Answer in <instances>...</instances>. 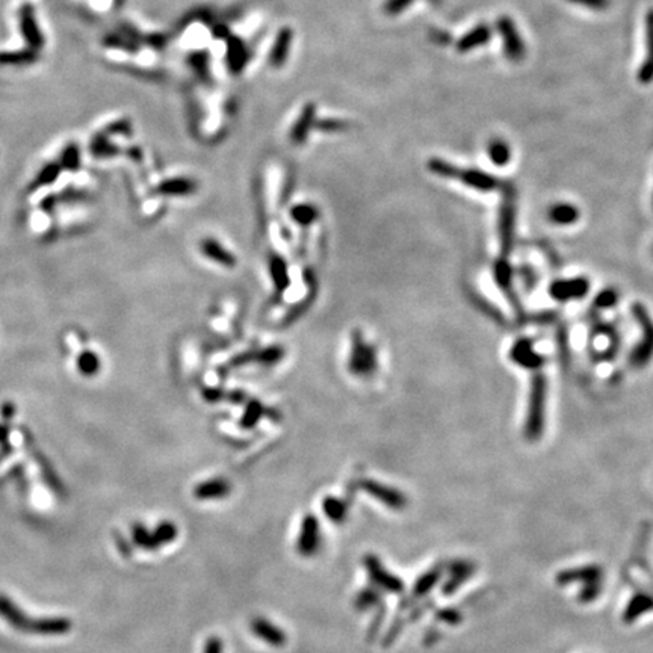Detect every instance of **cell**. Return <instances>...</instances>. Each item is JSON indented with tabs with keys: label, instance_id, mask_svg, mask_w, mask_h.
Here are the masks:
<instances>
[{
	"label": "cell",
	"instance_id": "obj_22",
	"mask_svg": "<svg viewBox=\"0 0 653 653\" xmlns=\"http://www.w3.org/2000/svg\"><path fill=\"white\" fill-rule=\"evenodd\" d=\"M322 511L333 524H344L348 516V505L345 501L334 496H326L322 501Z\"/></svg>",
	"mask_w": 653,
	"mask_h": 653
},
{
	"label": "cell",
	"instance_id": "obj_6",
	"mask_svg": "<svg viewBox=\"0 0 653 653\" xmlns=\"http://www.w3.org/2000/svg\"><path fill=\"white\" fill-rule=\"evenodd\" d=\"M496 30L502 41V50L505 58L514 64L524 61L526 56V44L524 38H522V34L514 20L508 17V15H501V17L496 20Z\"/></svg>",
	"mask_w": 653,
	"mask_h": 653
},
{
	"label": "cell",
	"instance_id": "obj_9",
	"mask_svg": "<svg viewBox=\"0 0 653 653\" xmlns=\"http://www.w3.org/2000/svg\"><path fill=\"white\" fill-rule=\"evenodd\" d=\"M365 567L369 579L378 589L389 591L390 594H401L404 591V582L381 564V561L375 555H366Z\"/></svg>",
	"mask_w": 653,
	"mask_h": 653
},
{
	"label": "cell",
	"instance_id": "obj_41",
	"mask_svg": "<svg viewBox=\"0 0 653 653\" xmlns=\"http://www.w3.org/2000/svg\"><path fill=\"white\" fill-rule=\"evenodd\" d=\"M190 190H191L190 185L185 183V182H181V183H169V185L165 187V192L174 194V195H181V194L187 192Z\"/></svg>",
	"mask_w": 653,
	"mask_h": 653
},
{
	"label": "cell",
	"instance_id": "obj_27",
	"mask_svg": "<svg viewBox=\"0 0 653 653\" xmlns=\"http://www.w3.org/2000/svg\"><path fill=\"white\" fill-rule=\"evenodd\" d=\"M100 357L93 351H84L77 358V369L84 377H94V375L100 371Z\"/></svg>",
	"mask_w": 653,
	"mask_h": 653
},
{
	"label": "cell",
	"instance_id": "obj_24",
	"mask_svg": "<svg viewBox=\"0 0 653 653\" xmlns=\"http://www.w3.org/2000/svg\"><path fill=\"white\" fill-rule=\"evenodd\" d=\"M495 280L497 284H499V288L511 298L513 271H511V265L507 260V257L502 256V259H499L495 264Z\"/></svg>",
	"mask_w": 653,
	"mask_h": 653
},
{
	"label": "cell",
	"instance_id": "obj_31",
	"mask_svg": "<svg viewBox=\"0 0 653 653\" xmlns=\"http://www.w3.org/2000/svg\"><path fill=\"white\" fill-rule=\"evenodd\" d=\"M318 217V212L315 208L309 206V204H300V206L292 209V218L301 226L312 224Z\"/></svg>",
	"mask_w": 653,
	"mask_h": 653
},
{
	"label": "cell",
	"instance_id": "obj_38",
	"mask_svg": "<svg viewBox=\"0 0 653 653\" xmlns=\"http://www.w3.org/2000/svg\"><path fill=\"white\" fill-rule=\"evenodd\" d=\"M203 653H224V644L223 640L219 636H209L204 643V649Z\"/></svg>",
	"mask_w": 653,
	"mask_h": 653
},
{
	"label": "cell",
	"instance_id": "obj_37",
	"mask_svg": "<svg viewBox=\"0 0 653 653\" xmlns=\"http://www.w3.org/2000/svg\"><path fill=\"white\" fill-rule=\"evenodd\" d=\"M59 173V168L56 167V165H50V167H46L43 171H41L38 178H37V182H35V186L39 187V186H43V185H48V183H52L56 176H58Z\"/></svg>",
	"mask_w": 653,
	"mask_h": 653
},
{
	"label": "cell",
	"instance_id": "obj_26",
	"mask_svg": "<svg viewBox=\"0 0 653 653\" xmlns=\"http://www.w3.org/2000/svg\"><path fill=\"white\" fill-rule=\"evenodd\" d=\"M269 271H271L273 277V283L275 286L277 292H283L289 284V271H288V265L283 259L275 257L271 260L269 264Z\"/></svg>",
	"mask_w": 653,
	"mask_h": 653
},
{
	"label": "cell",
	"instance_id": "obj_21",
	"mask_svg": "<svg viewBox=\"0 0 653 653\" xmlns=\"http://www.w3.org/2000/svg\"><path fill=\"white\" fill-rule=\"evenodd\" d=\"M487 154L496 167L508 165L511 160V149L508 142L504 141L502 138H493L487 142Z\"/></svg>",
	"mask_w": 653,
	"mask_h": 653
},
{
	"label": "cell",
	"instance_id": "obj_16",
	"mask_svg": "<svg viewBox=\"0 0 653 653\" xmlns=\"http://www.w3.org/2000/svg\"><path fill=\"white\" fill-rule=\"evenodd\" d=\"M232 492V486L224 478H210L194 488V496L200 501H218Z\"/></svg>",
	"mask_w": 653,
	"mask_h": 653
},
{
	"label": "cell",
	"instance_id": "obj_12",
	"mask_svg": "<svg viewBox=\"0 0 653 653\" xmlns=\"http://www.w3.org/2000/svg\"><path fill=\"white\" fill-rule=\"evenodd\" d=\"M250 629L255 634L257 638L262 640L264 643L269 644L273 647H284L286 643H288V636L282 631V627L274 625L269 620L264 617H256L251 620L250 623Z\"/></svg>",
	"mask_w": 653,
	"mask_h": 653
},
{
	"label": "cell",
	"instance_id": "obj_17",
	"mask_svg": "<svg viewBox=\"0 0 653 653\" xmlns=\"http://www.w3.org/2000/svg\"><path fill=\"white\" fill-rule=\"evenodd\" d=\"M579 218H581V210H579L573 203L558 201L553 203L548 209V219L555 226H573L579 221Z\"/></svg>",
	"mask_w": 653,
	"mask_h": 653
},
{
	"label": "cell",
	"instance_id": "obj_14",
	"mask_svg": "<svg viewBox=\"0 0 653 653\" xmlns=\"http://www.w3.org/2000/svg\"><path fill=\"white\" fill-rule=\"evenodd\" d=\"M0 617L20 632H30L32 622H34L10 598H6L3 594H0Z\"/></svg>",
	"mask_w": 653,
	"mask_h": 653
},
{
	"label": "cell",
	"instance_id": "obj_11",
	"mask_svg": "<svg viewBox=\"0 0 653 653\" xmlns=\"http://www.w3.org/2000/svg\"><path fill=\"white\" fill-rule=\"evenodd\" d=\"M360 486L367 495H371L374 499L385 504L390 510L401 511L407 507L408 501L405 495L394 487L385 486L383 483H380V481H374V479H365L362 481Z\"/></svg>",
	"mask_w": 653,
	"mask_h": 653
},
{
	"label": "cell",
	"instance_id": "obj_2",
	"mask_svg": "<svg viewBox=\"0 0 653 653\" xmlns=\"http://www.w3.org/2000/svg\"><path fill=\"white\" fill-rule=\"evenodd\" d=\"M546 404H548V380L542 372L531 378V389L525 416V437L529 442L540 440L546 427Z\"/></svg>",
	"mask_w": 653,
	"mask_h": 653
},
{
	"label": "cell",
	"instance_id": "obj_33",
	"mask_svg": "<svg viewBox=\"0 0 653 653\" xmlns=\"http://www.w3.org/2000/svg\"><path fill=\"white\" fill-rule=\"evenodd\" d=\"M618 303V292L616 289H603L596 295L594 304L600 309H611Z\"/></svg>",
	"mask_w": 653,
	"mask_h": 653
},
{
	"label": "cell",
	"instance_id": "obj_19",
	"mask_svg": "<svg viewBox=\"0 0 653 653\" xmlns=\"http://www.w3.org/2000/svg\"><path fill=\"white\" fill-rule=\"evenodd\" d=\"M646 46L647 55L636 73V79L643 85H647L653 80V10L646 15Z\"/></svg>",
	"mask_w": 653,
	"mask_h": 653
},
{
	"label": "cell",
	"instance_id": "obj_29",
	"mask_svg": "<svg viewBox=\"0 0 653 653\" xmlns=\"http://www.w3.org/2000/svg\"><path fill=\"white\" fill-rule=\"evenodd\" d=\"M440 576H442V571H440V569H432V570L427 571L425 575H422L418 579V582H416L414 590H413L416 598H422V596H425L432 589V587H434L440 581Z\"/></svg>",
	"mask_w": 653,
	"mask_h": 653
},
{
	"label": "cell",
	"instance_id": "obj_7",
	"mask_svg": "<svg viewBox=\"0 0 653 653\" xmlns=\"http://www.w3.org/2000/svg\"><path fill=\"white\" fill-rule=\"evenodd\" d=\"M590 288L591 283L587 277L560 279L549 286V295L558 303H570V301L585 298L589 295Z\"/></svg>",
	"mask_w": 653,
	"mask_h": 653
},
{
	"label": "cell",
	"instance_id": "obj_1",
	"mask_svg": "<svg viewBox=\"0 0 653 653\" xmlns=\"http://www.w3.org/2000/svg\"><path fill=\"white\" fill-rule=\"evenodd\" d=\"M428 169L432 174L443 178H452V181H459L460 183L466 185L472 190L479 192H492L496 190H501L502 181L495 177L493 174L486 173L478 168H461L457 167L451 162H446L443 159L434 158L428 162Z\"/></svg>",
	"mask_w": 653,
	"mask_h": 653
},
{
	"label": "cell",
	"instance_id": "obj_35",
	"mask_svg": "<svg viewBox=\"0 0 653 653\" xmlns=\"http://www.w3.org/2000/svg\"><path fill=\"white\" fill-rule=\"evenodd\" d=\"M262 412H264V410H262V407H260L259 403H251V404L247 407V410H245L243 419H242V425L247 427V428L255 427L260 416H262Z\"/></svg>",
	"mask_w": 653,
	"mask_h": 653
},
{
	"label": "cell",
	"instance_id": "obj_40",
	"mask_svg": "<svg viewBox=\"0 0 653 653\" xmlns=\"http://www.w3.org/2000/svg\"><path fill=\"white\" fill-rule=\"evenodd\" d=\"M431 38H432V41H436V43L440 44V46H446L449 43H452L451 34H449V32H446V30H443V29H432L431 30Z\"/></svg>",
	"mask_w": 653,
	"mask_h": 653
},
{
	"label": "cell",
	"instance_id": "obj_23",
	"mask_svg": "<svg viewBox=\"0 0 653 653\" xmlns=\"http://www.w3.org/2000/svg\"><path fill=\"white\" fill-rule=\"evenodd\" d=\"M652 609H653V598L640 593L634 596L632 600L627 603V608L623 614V620L626 623H631L640 616H643L644 612H649Z\"/></svg>",
	"mask_w": 653,
	"mask_h": 653
},
{
	"label": "cell",
	"instance_id": "obj_3",
	"mask_svg": "<svg viewBox=\"0 0 653 653\" xmlns=\"http://www.w3.org/2000/svg\"><path fill=\"white\" fill-rule=\"evenodd\" d=\"M502 201L499 208V223H497V233H499L502 256L507 257L514 245V230H516V215H517V191L513 183H502Z\"/></svg>",
	"mask_w": 653,
	"mask_h": 653
},
{
	"label": "cell",
	"instance_id": "obj_10",
	"mask_svg": "<svg viewBox=\"0 0 653 653\" xmlns=\"http://www.w3.org/2000/svg\"><path fill=\"white\" fill-rule=\"evenodd\" d=\"M510 360L524 369L534 372L542 369L544 365V357L538 353L534 342L528 338H522L514 342L510 349Z\"/></svg>",
	"mask_w": 653,
	"mask_h": 653
},
{
	"label": "cell",
	"instance_id": "obj_8",
	"mask_svg": "<svg viewBox=\"0 0 653 653\" xmlns=\"http://www.w3.org/2000/svg\"><path fill=\"white\" fill-rule=\"evenodd\" d=\"M322 546V534L320 520L315 514H306L301 520L297 549L303 557H313Z\"/></svg>",
	"mask_w": 653,
	"mask_h": 653
},
{
	"label": "cell",
	"instance_id": "obj_4",
	"mask_svg": "<svg viewBox=\"0 0 653 653\" xmlns=\"http://www.w3.org/2000/svg\"><path fill=\"white\" fill-rule=\"evenodd\" d=\"M632 315L640 326L641 338L632 349L629 363L636 369H643L653 360V318L647 307L641 303H635L632 306Z\"/></svg>",
	"mask_w": 653,
	"mask_h": 653
},
{
	"label": "cell",
	"instance_id": "obj_5",
	"mask_svg": "<svg viewBox=\"0 0 653 653\" xmlns=\"http://www.w3.org/2000/svg\"><path fill=\"white\" fill-rule=\"evenodd\" d=\"M378 366L377 348L369 344L362 334L356 333L353 336V344L348 356V371L354 377L367 378L372 377Z\"/></svg>",
	"mask_w": 653,
	"mask_h": 653
},
{
	"label": "cell",
	"instance_id": "obj_20",
	"mask_svg": "<svg viewBox=\"0 0 653 653\" xmlns=\"http://www.w3.org/2000/svg\"><path fill=\"white\" fill-rule=\"evenodd\" d=\"M600 578H602V570L596 566H589V567L561 571V573L558 575V582L560 584L585 582V585H589L594 582H600Z\"/></svg>",
	"mask_w": 653,
	"mask_h": 653
},
{
	"label": "cell",
	"instance_id": "obj_28",
	"mask_svg": "<svg viewBox=\"0 0 653 653\" xmlns=\"http://www.w3.org/2000/svg\"><path fill=\"white\" fill-rule=\"evenodd\" d=\"M153 535H154V538H156V542H158L159 548H160V546L169 544V543H173L176 540L177 535H178V529H177L176 524H173V522L162 520L160 524L153 529Z\"/></svg>",
	"mask_w": 653,
	"mask_h": 653
},
{
	"label": "cell",
	"instance_id": "obj_34",
	"mask_svg": "<svg viewBox=\"0 0 653 653\" xmlns=\"http://www.w3.org/2000/svg\"><path fill=\"white\" fill-rule=\"evenodd\" d=\"M455 571V575L452 578V581L449 582V585L445 587V591H452L455 590L457 587H459L461 584V581H464V579H466L470 573H472V569L469 564H464V562H459V564H457V567L454 569Z\"/></svg>",
	"mask_w": 653,
	"mask_h": 653
},
{
	"label": "cell",
	"instance_id": "obj_36",
	"mask_svg": "<svg viewBox=\"0 0 653 653\" xmlns=\"http://www.w3.org/2000/svg\"><path fill=\"white\" fill-rule=\"evenodd\" d=\"M567 2L578 5V6L589 8V10H593V11H605L611 6V0H567Z\"/></svg>",
	"mask_w": 653,
	"mask_h": 653
},
{
	"label": "cell",
	"instance_id": "obj_15",
	"mask_svg": "<svg viewBox=\"0 0 653 653\" xmlns=\"http://www.w3.org/2000/svg\"><path fill=\"white\" fill-rule=\"evenodd\" d=\"M200 250L204 257H208L209 260H212V262H215L224 268H234L236 262H238L233 252L230 250H227L221 242L214 238L203 239L200 243Z\"/></svg>",
	"mask_w": 653,
	"mask_h": 653
},
{
	"label": "cell",
	"instance_id": "obj_32",
	"mask_svg": "<svg viewBox=\"0 0 653 653\" xmlns=\"http://www.w3.org/2000/svg\"><path fill=\"white\" fill-rule=\"evenodd\" d=\"M283 356H284V349L282 347H269L260 351V353L257 354V360L260 365L269 366V365L279 363L283 358Z\"/></svg>",
	"mask_w": 653,
	"mask_h": 653
},
{
	"label": "cell",
	"instance_id": "obj_25",
	"mask_svg": "<svg viewBox=\"0 0 653 653\" xmlns=\"http://www.w3.org/2000/svg\"><path fill=\"white\" fill-rule=\"evenodd\" d=\"M132 538H134V543L138 546V548H141L144 551H156V549H159V544L156 542V538H154V535H153V531L147 529L142 524H140V522H138V524H135V525H132Z\"/></svg>",
	"mask_w": 653,
	"mask_h": 653
},
{
	"label": "cell",
	"instance_id": "obj_30",
	"mask_svg": "<svg viewBox=\"0 0 653 653\" xmlns=\"http://www.w3.org/2000/svg\"><path fill=\"white\" fill-rule=\"evenodd\" d=\"M381 600V594L378 590H375L374 587H366L360 593L357 594L356 598V608L358 611H367L374 607H377V603Z\"/></svg>",
	"mask_w": 653,
	"mask_h": 653
},
{
	"label": "cell",
	"instance_id": "obj_43",
	"mask_svg": "<svg viewBox=\"0 0 653 653\" xmlns=\"http://www.w3.org/2000/svg\"><path fill=\"white\" fill-rule=\"evenodd\" d=\"M428 2H430L431 5L439 6V5H442V3H443V0H428Z\"/></svg>",
	"mask_w": 653,
	"mask_h": 653
},
{
	"label": "cell",
	"instance_id": "obj_18",
	"mask_svg": "<svg viewBox=\"0 0 653 653\" xmlns=\"http://www.w3.org/2000/svg\"><path fill=\"white\" fill-rule=\"evenodd\" d=\"M71 622L67 617H41L32 622L30 634L38 635H64L71 631Z\"/></svg>",
	"mask_w": 653,
	"mask_h": 653
},
{
	"label": "cell",
	"instance_id": "obj_13",
	"mask_svg": "<svg viewBox=\"0 0 653 653\" xmlns=\"http://www.w3.org/2000/svg\"><path fill=\"white\" fill-rule=\"evenodd\" d=\"M493 37V29L488 23H479L475 28L466 32L459 41L455 43L457 52L468 53L475 50V48L486 46Z\"/></svg>",
	"mask_w": 653,
	"mask_h": 653
},
{
	"label": "cell",
	"instance_id": "obj_39",
	"mask_svg": "<svg viewBox=\"0 0 653 653\" xmlns=\"http://www.w3.org/2000/svg\"><path fill=\"white\" fill-rule=\"evenodd\" d=\"M412 3H413V0H389V2L386 3V11L389 14H399Z\"/></svg>",
	"mask_w": 653,
	"mask_h": 653
},
{
	"label": "cell",
	"instance_id": "obj_42",
	"mask_svg": "<svg viewBox=\"0 0 653 653\" xmlns=\"http://www.w3.org/2000/svg\"><path fill=\"white\" fill-rule=\"evenodd\" d=\"M6 437H8V428L0 423V442H5Z\"/></svg>",
	"mask_w": 653,
	"mask_h": 653
}]
</instances>
